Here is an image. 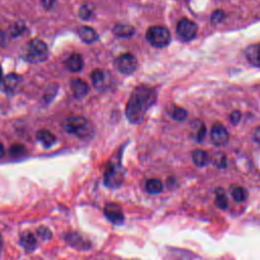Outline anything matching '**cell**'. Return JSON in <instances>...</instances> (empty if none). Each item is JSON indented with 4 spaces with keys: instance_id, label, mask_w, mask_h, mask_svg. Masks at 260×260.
<instances>
[{
    "instance_id": "obj_1",
    "label": "cell",
    "mask_w": 260,
    "mask_h": 260,
    "mask_svg": "<svg viewBox=\"0 0 260 260\" xmlns=\"http://www.w3.org/2000/svg\"><path fill=\"white\" fill-rule=\"evenodd\" d=\"M156 92L145 85L137 86L130 95L126 106V116L131 123H139L147 110L154 104Z\"/></svg>"
},
{
    "instance_id": "obj_2",
    "label": "cell",
    "mask_w": 260,
    "mask_h": 260,
    "mask_svg": "<svg viewBox=\"0 0 260 260\" xmlns=\"http://www.w3.org/2000/svg\"><path fill=\"white\" fill-rule=\"evenodd\" d=\"M63 127L67 132L82 139L89 138L93 134L92 125L88 120L81 116H72L67 118Z\"/></svg>"
},
{
    "instance_id": "obj_3",
    "label": "cell",
    "mask_w": 260,
    "mask_h": 260,
    "mask_svg": "<svg viewBox=\"0 0 260 260\" xmlns=\"http://www.w3.org/2000/svg\"><path fill=\"white\" fill-rule=\"evenodd\" d=\"M48 47L42 40L34 39L29 41L24 49V59L31 63L43 62L48 58Z\"/></svg>"
},
{
    "instance_id": "obj_4",
    "label": "cell",
    "mask_w": 260,
    "mask_h": 260,
    "mask_svg": "<svg viewBox=\"0 0 260 260\" xmlns=\"http://www.w3.org/2000/svg\"><path fill=\"white\" fill-rule=\"evenodd\" d=\"M147 41L154 47L164 48L171 42V32L166 26H151L146 31Z\"/></svg>"
},
{
    "instance_id": "obj_5",
    "label": "cell",
    "mask_w": 260,
    "mask_h": 260,
    "mask_svg": "<svg viewBox=\"0 0 260 260\" xmlns=\"http://www.w3.org/2000/svg\"><path fill=\"white\" fill-rule=\"evenodd\" d=\"M105 184L110 188L119 187L124 179V171L121 165L117 161H111L108 164L105 171Z\"/></svg>"
},
{
    "instance_id": "obj_6",
    "label": "cell",
    "mask_w": 260,
    "mask_h": 260,
    "mask_svg": "<svg viewBox=\"0 0 260 260\" xmlns=\"http://www.w3.org/2000/svg\"><path fill=\"white\" fill-rule=\"evenodd\" d=\"M198 30L197 24L187 18L181 19L177 24V34L184 41H190L194 39Z\"/></svg>"
},
{
    "instance_id": "obj_7",
    "label": "cell",
    "mask_w": 260,
    "mask_h": 260,
    "mask_svg": "<svg viewBox=\"0 0 260 260\" xmlns=\"http://www.w3.org/2000/svg\"><path fill=\"white\" fill-rule=\"evenodd\" d=\"M118 70L123 74H131L137 68V60L136 58L129 53L120 55L115 62Z\"/></svg>"
},
{
    "instance_id": "obj_8",
    "label": "cell",
    "mask_w": 260,
    "mask_h": 260,
    "mask_svg": "<svg viewBox=\"0 0 260 260\" xmlns=\"http://www.w3.org/2000/svg\"><path fill=\"white\" fill-rule=\"evenodd\" d=\"M104 213L106 217L115 224H120L124 221V213L121 206L114 202H109L105 205Z\"/></svg>"
},
{
    "instance_id": "obj_9",
    "label": "cell",
    "mask_w": 260,
    "mask_h": 260,
    "mask_svg": "<svg viewBox=\"0 0 260 260\" xmlns=\"http://www.w3.org/2000/svg\"><path fill=\"white\" fill-rule=\"evenodd\" d=\"M210 138L214 145L222 146L229 140V132L224 126H222L219 123H216L211 128Z\"/></svg>"
},
{
    "instance_id": "obj_10",
    "label": "cell",
    "mask_w": 260,
    "mask_h": 260,
    "mask_svg": "<svg viewBox=\"0 0 260 260\" xmlns=\"http://www.w3.org/2000/svg\"><path fill=\"white\" fill-rule=\"evenodd\" d=\"M70 86L72 89V92L74 94L75 98L77 99H81L83 96H85L88 92V85L87 83L80 79V78H74L70 81Z\"/></svg>"
},
{
    "instance_id": "obj_11",
    "label": "cell",
    "mask_w": 260,
    "mask_h": 260,
    "mask_svg": "<svg viewBox=\"0 0 260 260\" xmlns=\"http://www.w3.org/2000/svg\"><path fill=\"white\" fill-rule=\"evenodd\" d=\"M20 81V77L15 73H10L3 78L2 85L7 93H12L16 90Z\"/></svg>"
},
{
    "instance_id": "obj_12",
    "label": "cell",
    "mask_w": 260,
    "mask_h": 260,
    "mask_svg": "<svg viewBox=\"0 0 260 260\" xmlns=\"http://www.w3.org/2000/svg\"><path fill=\"white\" fill-rule=\"evenodd\" d=\"M77 34L79 36V38L84 42V43H87V44H91L93 42H95L99 38L96 31L90 27V26H87V25H82L78 28L77 30Z\"/></svg>"
},
{
    "instance_id": "obj_13",
    "label": "cell",
    "mask_w": 260,
    "mask_h": 260,
    "mask_svg": "<svg viewBox=\"0 0 260 260\" xmlns=\"http://www.w3.org/2000/svg\"><path fill=\"white\" fill-rule=\"evenodd\" d=\"M20 244L27 252H30L37 248L38 242H37L36 236L31 232L25 231L20 236Z\"/></svg>"
},
{
    "instance_id": "obj_14",
    "label": "cell",
    "mask_w": 260,
    "mask_h": 260,
    "mask_svg": "<svg viewBox=\"0 0 260 260\" xmlns=\"http://www.w3.org/2000/svg\"><path fill=\"white\" fill-rule=\"evenodd\" d=\"M65 65H66V68H67L69 71H72V72L80 71V70L82 69V67H83V60H82V57H81L79 54L73 53V54L70 55L69 58L66 60Z\"/></svg>"
},
{
    "instance_id": "obj_15",
    "label": "cell",
    "mask_w": 260,
    "mask_h": 260,
    "mask_svg": "<svg viewBox=\"0 0 260 260\" xmlns=\"http://www.w3.org/2000/svg\"><path fill=\"white\" fill-rule=\"evenodd\" d=\"M37 138L45 147H51L56 142L55 135L51 131L46 129L38 131Z\"/></svg>"
},
{
    "instance_id": "obj_16",
    "label": "cell",
    "mask_w": 260,
    "mask_h": 260,
    "mask_svg": "<svg viewBox=\"0 0 260 260\" xmlns=\"http://www.w3.org/2000/svg\"><path fill=\"white\" fill-rule=\"evenodd\" d=\"M66 241L73 247L75 248H78V249H81V250H84V249H87L89 246H88V243L82 239V237L78 234H75V233H71L69 235H66L65 237Z\"/></svg>"
},
{
    "instance_id": "obj_17",
    "label": "cell",
    "mask_w": 260,
    "mask_h": 260,
    "mask_svg": "<svg viewBox=\"0 0 260 260\" xmlns=\"http://www.w3.org/2000/svg\"><path fill=\"white\" fill-rule=\"evenodd\" d=\"M113 34L119 38H128L134 34V27L129 24L119 23L114 26Z\"/></svg>"
},
{
    "instance_id": "obj_18",
    "label": "cell",
    "mask_w": 260,
    "mask_h": 260,
    "mask_svg": "<svg viewBox=\"0 0 260 260\" xmlns=\"http://www.w3.org/2000/svg\"><path fill=\"white\" fill-rule=\"evenodd\" d=\"M192 159L194 164L198 167H204L209 161L208 153L203 149H195L192 152Z\"/></svg>"
},
{
    "instance_id": "obj_19",
    "label": "cell",
    "mask_w": 260,
    "mask_h": 260,
    "mask_svg": "<svg viewBox=\"0 0 260 260\" xmlns=\"http://www.w3.org/2000/svg\"><path fill=\"white\" fill-rule=\"evenodd\" d=\"M145 188H146V191L150 194H158L162 191L164 186H162V183H161L160 180H158V179H149V180L146 181Z\"/></svg>"
},
{
    "instance_id": "obj_20",
    "label": "cell",
    "mask_w": 260,
    "mask_h": 260,
    "mask_svg": "<svg viewBox=\"0 0 260 260\" xmlns=\"http://www.w3.org/2000/svg\"><path fill=\"white\" fill-rule=\"evenodd\" d=\"M231 194L235 201L244 202L247 199V191L242 186H233L231 187Z\"/></svg>"
},
{
    "instance_id": "obj_21",
    "label": "cell",
    "mask_w": 260,
    "mask_h": 260,
    "mask_svg": "<svg viewBox=\"0 0 260 260\" xmlns=\"http://www.w3.org/2000/svg\"><path fill=\"white\" fill-rule=\"evenodd\" d=\"M90 77H91V81L93 83V85L96 87V88H101L104 86L105 84V79H106V76H105V72L100 70V69H95L91 72L90 74Z\"/></svg>"
},
{
    "instance_id": "obj_22",
    "label": "cell",
    "mask_w": 260,
    "mask_h": 260,
    "mask_svg": "<svg viewBox=\"0 0 260 260\" xmlns=\"http://www.w3.org/2000/svg\"><path fill=\"white\" fill-rule=\"evenodd\" d=\"M215 193H216V196H215L216 206L220 209H225L228 207L229 201H228V197H226L224 191L222 189H217Z\"/></svg>"
},
{
    "instance_id": "obj_23",
    "label": "cell",
    "mask_w": 260,
    "mask_h": 260,
    "mask_svg": "<svg viewBox=\"0 0 260 260\" xmlns=\"http://www.w3.org/2000/svg\"><path fill=\"white\" fill-rule=\"evenodd\" d=\"M25 29L24 24L21 21H16L14 22L10 27H9V34L12 37H17L20 34H22V31Z\"/></svg>"
},
{
    "instance_id": "obj_24",
    "label": "cell",
    "mask_w": 260,
    "mask_h": 260,
    "mask_svg": "<svg viewBox=\"0 0 260 260\" xmlns=\"http://www.w3.org/2000/svg\"><path fill=\"white\" fill-rule=\"evenodd\" d=\"M172 117H173V119H175L177 121H183L187 117V111L183 108L175 107L172 110Z\"/></svg>"
},
{
    "instance_id": "obj_25",
    "label": "cell",
    "mask_w": 260,
    "mask_h": 260,
    "mask_svg": "<svg viewBox=\"0 0 260 260\" xmlns=\"http://www.w3.org/2000/svg\"><path fill=\"white\" fill-rule=\"evenodd\" d=\"M196 123L197 125H196V131L194 132V138L197 141H201L205 136V127H204V124L199 121H197Z\"/></svg>"
},
{
    "instance_id": "obj_26",
    "label": "cell",
    "mask_w": 260,
    "mask_h": 260,
    "mask_svg": "<svg viewBox=\"0 0 260 260\" xmlns=\"http://www.w3.org/2000/svg\"><path fill=\"white\" fill-rule=\"evenodd\" d=\"M224 16H225V15H224V12H223L222 10H219V9L214 10V11L212 12V14H211V22H212L213 24H218V23H220V22L223 21Z\"/></svg>"
},
{
    "instance_id": "obj_27",
    "label": "cell",
    "mask_w": 260,
    "mask_h": 260,
    "mask_svg": "<svg viewBox=\"0 0 260 260\" xmlns=\"http://www.w3.org/2000/svg\"><path fill=\"white\" fill-rule=\"evenodd\" d=\"M213 164L217 167V168H225L226 166V158L225 155L223 153H217L214 158H213Z\"/></svg>"
},
{
    "instance_id": "obj_28",
    "label": "cell",
    "mask_w": 260,
    "mask_h": 260,
    "mask_svg": "<svg viewBox=\"0 0 260 260\" xmlns=\"http://www.w3.org/2000/svg\"><path fill=\"white\" fill-rule=\"evenodd\" d=\"M92 15V10L88 5H82L79 9V16L82 19H88Z\"/></svg>"
},
{
    "instance_id": "obj_29",
    "label": "cell",
    "mask_w": 260,
    "mask_h": 260,
    "mask_svg": "<svg viewBox=\"0 0 260 260\" xmlns=\"http://www.w3.org/2000/svg\"><path fill=\"white\" fill-rule=\"evenodd\" d=\"M24 151H25V148H24V146L21 145V144H14V145H12L11 148H10V153H11V155H13V156H19V155L23 154Z\"/></svg>"
},
{
    "instance_id": "obj_30",
    "label": "cell",
    "mask_w": 260,
    "mask_h": 260,
    "mask_svg": "<svg viewBox=\"0 0 260 260\" xmlns=\"http://www.w3.org/2000/svg\"><path fill=\"white\" fill-rule=\"evenodd\" d=\"M38 235L40 236V238H42L43 240H47L51 237V232L49 229L45 228V226H42L38 230Z\"/></svg>"
},
{
    "instance_id": "obj_31",
    "label": "cell",
    "mask_w": 260,
    "mask_h": 260,
    "mask_svg": "<svg viewBox=\"0 0 260 260\" xmlns=\"http://www.w3.org/2000/svg\"><path fill=\"white\" fill-rule=\"evenodd\" d=\"M230 120H231V122H232L234 125H237V124L240 122V120H241V113H240L239 111H234V112H232V114H231V116H230Z\"/></svg>"
},
{
    "instance_id": "obj_32",
    "label": "cell",
    "mask_w": 260,
    "mask_h": 260,
    "mask_svg": "<svg viewBox=\"0 0 260 260\" xmlns=\"http://www.w3.org/2000/svg\"><path fill=\"white\" fill-rule=\"evenodd\" d=\"M56 0H42V3H43V6L46 8V9H51L54 4H55Z\"/></svg>"
},
{
    "instance_id": "obj_33",
    "label": "cell",
    "mask_w": 260,
    "mask_h": 260,
    "mask_svg": "<svg viewBox=\"0 0 260 260\" xmlns=\"http://www.w3.org/2000/svg\"><path fill=\"white\" fill-rule=\"evenodd\" d=\"M253 138H254V141H255V142H257L258 144H260V126L257 127V128L254 130Z\"/></svg>"
},
{
    "instance_id": "obj_34",
    "label": "cell",
    "mask_w": 260,
    "mask_h": 260,
    "mask_svg": "<svg viewBox=\"0 0 260 260\" xmlns=\"http://www.w3.org/2000/svg\"><path fill=\"white\" fill-rule=\"evenodd\" d=\"M6 44V35L3 30L0 29V46L3 47Z\"/></svg>"
},
{
    "instance_id": "obj_35",
    "label": "cell",
    "mask_w": 260,
    "mask_h": 260,
    "mask_svg": "<svg viewBox=\"0 0 260 260\" xmlns=\"http://www.w3.org/2000/svg\"><path fill=\"white\" fill-rule=\"evenodd\" d=\"M3 154H4V146L2 143H0V157L3 156Z\"/></svg>"
},
{
    "instance_id": "obj_36",
    "label": "cell",
    "mask_w": 260,
    "mask_h": 260,
    "mask_svg": "<svg viewBox=\"0 0 260 260\" xmlns=\"http://www.w3.org/2000/svg\"><path fill=\"white\" fill-rule=\"evenodd\" d=\"M2 81H3V78H2V69H1V66H0V86L2 84Z\"/></svg>"
}]
</instances>
